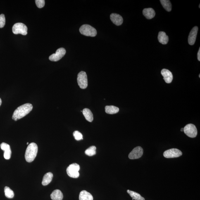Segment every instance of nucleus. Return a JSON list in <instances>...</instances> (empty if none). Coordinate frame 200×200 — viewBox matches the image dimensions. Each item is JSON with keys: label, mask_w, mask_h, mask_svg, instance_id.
I'll return each instance as SVG.
<instances>
[{"label": "nucleus", "mask_w": 200, "mask_h": 200, "mask_svg": "<svg viewBox=\"0 0 200 200\" xmlns=\"http://www.w3.org/2000/svg\"><path fill=\"white\" fill-rule=\"evenodd\" d=\"M32 105L29 103L22 105L15 110L13 113L12 119L15 121L23 118L32 111Z\"/></svg>", "instance_id": "obj_1"}, {"label": "nucleus", "mask_w": 200, "mask_h": 200, "mask_svg": "<svg viewBox=\"0 0 200 200\" xmlns=\"http://www.w3.org/2000/svg\"><path fill=\"white\" fill-rule=\"evenodd\" d=\"M38 151L37 145L34 143H31L28 145L26 151L25 158L28 162L33 161L37 156Z\"/></svg>", "instance_id": "obj_2"}, {"label": "nucleus", "mask_w": 200, "mask_h": 200, "mask_svg": "<svg viewBox=\"0 0 200 200\" xmlns=\"http://www.w3.org/2000/svg\"><path fill=\"white\" fill-rule=\"evenodd\" d=\"M79 31L83 35L88 37H95L97 34L96 29L89 25H82L79 29Z\"/></svg>", "instance_id": "obj_3"}, {"label": "nucleus", "mask_w": 200, "mask_h": 200, "mask_svg": "<svg viewBox=\"0 0 200 200\" xmlns=\"http://www.w3.org/2000/svg\"><path fill=\"white\" fill-rule=\"evenodd\" d=\"M80 169V166L77 163L72 164L67 168V173L70 177L77 178L79 176V171Z\"/></svg>", "instance_id": "obj_4"}, {"label": "nucleus", "mask_w": 200, "mask_h": 200, "mask_svg": "<svg viewBox=\"0 0 200 200\" xmlns=\"http://www.w3.org/2000/svg\"><path fill=\"white\" fill-rule=\"evenodd\" d=\"M77 82L79 87L82 89H86L88 87L87 75L85 72L81 71L77 75Z\"/></svg>", "instance_id": "obj_5"}, {"label": "nucleus", "mask_w": 200, "mask_h": 200, "mask_svg": "<svg viewBox=\"0 0 200 200\" xmlns=\"http://www.w3.org/2000/svg\"><path fill=\"white\" fill-rule=\"evenodd\" d=\"M184 131L188 137L194 138L196 137L198 134L197 128L194 124H188L184 128Z\"/></svg>", "instance_id": "obj_6"}, {"label": "nucleus", "mask_w": 200, "mask_h": 200, "mask_svg": "<svg viewBox=\"0 0 200 200\" xmlns=\"http://www.w3.org/2000/svg\"><path fill=\"white\" fill-rule=\"evenodd\" d=\"M27 28L25 24L18 23L14 25L12 27V32L15 34H20L23 35L27 34Z\"/></svg>", "instance_id": "obj_7"}, {"label": "nucleus", "mask_w": 200, "mask_h": 200, "mask_svg": "<svg viewBox=\"0 0 200 200\" xmlns=\"http://www.w3.org/2000/svg\"><path fill=\"white\" fill-rule=\"evenodd\" d=\"M182 153L181 151L176 148L166 150L163 153V156L167 158H177L182 156Z\"/></svg>", "instance_id": "obj_8"}, {"label": "nucleus", "mask_w": 200, "mask_h": 200, "mask_svg": "<svg viewBox=\"0 0 200 200\" xmlns=\"http://www.w3.org/2000/svg\"><path fill=\"white\" fill-rule=\"evenodd\" d=\"M66 50L63 48H60L57 50L55 53L51 55L49 59L52 61L56 62L61 59L66 54Z\"/></svg>", "instance_id": "obj_9"}, {"label": "nucleus", "mask_w": 200, "mask_h": 200, "mask_svg": "<svg viewBox=\"0 0 200 200\" xmlns=\"http://www.w3.org/2000/svg\"><path fill=\"white\" fill-rule=\"evenodd\" d=\"M143 149L141 146H137L131 152L129 155V158L130 159H138L142 157L143 154Z\"/></svg>", "instance_id": "obj_10"}, {"label": "nucleus", "mask_w": 200, "mask_h": 200, "mask_svg": "<svg viewBox=\"0 0 200 200\" xmlns=\"http://www.w3.org/2000/svg\"><path fill=\"white\" fill-rule=\"evenodd\" d=\"M198 30V27H193L190 32L188 41L189 44L191 45H194L195 42Z\"/></svg>", "instance_id": "obj_11"}, {"label": "nucleus", "mask_w": 200, "mask_h": 200, "mask_svg": "<svg viewBox=\"0 0 200 200\" xmlns=\"http://www.w3.org/2000/svg\"><path fill=\"white\" fill-rule=\"evenodd\" d=\"M161 73L163 77L164 80L167 84H170L173 80V77L172 72L167 69H164L162 70Z\"/></svg>", "instance_id": "obj_12"}, {"label": "nucleus", "mask_w": 200, "mask_h": 200, "mask_svg": "<svg viewBox=\"0 0 200 200\" xmlns=\"http://www.w3.org/2000/svg\"><path fill=\"white\" fill-rule=\"evenodd\" d=\"M112 22L115 25L120 26L123 22V19L120 15L116 13H112L110 16Z\"/></svg>", "instance_id": "obj_13"}, {"label": "nucleus", "mask_w": 200, "mask_h": 200, "mask_svg": "<svg viewBox=\"0 0 200 200\" xmlns=\"http://www.w3.org/2000/svg\"><path fill=\"white\" fill-rule=\"evenodd\" d=\"M143 14L144 16L148 20L152 19L155 15V12L154 9L151 8L145 9L143 10Z\"/></svg>", "instance_id": "obj_14"}, {"label": "nucleus", "mask_w": 200, "mask_h": 200, "mask_svg": "<svg viewBox=\"0 0 200 200\" xmlns=\"http://www.w3.org/2000/svg\"><path fill=\"white\" fill-rule=\"evenodd\" d=\"M51 199L52 200H62L63 194L59 190H55L51 195Z\"/></svg>", "instance_id": "obj_15"}, {"label": "nucleus", "mask_w": 200, "mask_h": 200, "mask_svg": "<svg viewBox=\"0 0 200 200\" xmlns=\"http://www.w3.org/2000/svg\"><path fill=\"white\" fill-rule=\"evenodd\" d=\"M92 195L86 191H82L79 195V200H93Z\"/></svg>", "instance_id": "obj_16"}, {"label": "nucleus", "mask_w": 200, "mask_h": 200, "mask_svg": "<svg viewBox=\"0 0 200 200\" xmlns=\"http://www.w3.org/2000/svg\"><path fill=\"white\" fill-rule=\"evenodd\" d=\"M158 39L159 41L161 44L165 45L167 44L169 41V38L166 35L165 32H160L159 33L158 35Z\"/></svg>", "instance_id": "obj_17"}, {"label": "nucleus", "mask_w": 200, "mask_h": 200, "mask_svg": "<svg viewBox=\"0 0 200 200\" xmlns=\"http://www.w3.org/2000/svg\"><path fill=\"white\" fill-rule=\"evenodd\" d=\"M53 177V175L51 172H48V173L45 174L44 177H43L42 181V185L44 186L48 185L52 180Z\"/></svg>", "instance_id": "obj_18"}, {"label": "nucleus", "mask_w": 200, "mask_h": 200, "mask_svg": "<svg viewBox=\"0 0 200 200\" xmlns=\"http://www.w3.org/2000/svg\"><path fill=\"white\" fill-rule=\"evenodd\" d=\"M82 112L86 120L89 122H92L94 120V117L90 110L89 109L84 108Z\"/></svg>", "instance_id": "obj_19"}, {"label": "nucleus", "mask_w": 200, "mask_h": 200, "mask_svg": "<svg viewBox=\"0 0 200 200\" xmlns=\"http://www.w3.org/2000/svg\"><path fill=\"white\" fill-rule=\"evenodd\" d=\"M106 113L109 114H114L118 113L119 108L114 106H106L105 107Z\"/></svg>", "instance_id": "obj_20"}, {"label": "nucleus", "mask_w": 200, "mask_h": 200, "mask_svg": "<svg viewBox=\"0 0 200 200\" xmlns=\"http://www.w3.org/2000/svg\"><path fill=\"white\" fill-rule=\"evenodd\" d=\"M127 192L130 195L133 199L135 200H145L144 197H142L138 193L134 192V191L127 190Z\"/></svg>", "instance_id": "obj_21"}, {"label": "nucleus", "mask_w": 200, "mask_h": 200, "mask_svg": "<svg viewBox=\"0 0 200 200\" xmlns=\"http://www.w3.org/2000/svg\"><path fill=\"white\" fill-rule=\"evenodd\" d=\"M162 5L167 11L170 12L172 10V5L169 0H161L160 1Z\"/></svg>", "instance_id": "obj_22"}, {"label": "nucleus", "mask_w": 200, "mask_h": 200, "mask_svg": "<svg viewBox=\"0 0 200 200\" xmlns=\"http://www.w3.org/2000/svg\"><path fill=\"white\" fill-rule=\"evenodd\" d=\"M85 153L90 156L94 155L96 154V147L94 146H91L86 150Z\"/></svg>", "instance_id": "obj_23"}, {"label": "nucleus", "mask_w": 200, "mask_h": 200, "mask_svg": "<svg viewBox=\"0 0 200 200\" xmlns=\"http://www.w3.org/2000/svg\"><path fill=\"white\" fill-rule=\"evenodd\" d=\"M4 192L5 195L6 197L8 198H12L14 196V193L13 191L9 187H6L5 188Z\"/></svg>", "instance_id": "obj_24"}, {"label": "nucleus", "mask_w": 200, "mask_h": 200, "mask_svg": "<svg viewBox=\"0 0 200 200\" xmlns=\"http://www.w3.org/2000/svg\"><path fill=\"white\" fill-rule=\"evenodd\" d=\"M73 135L76 140L80 141L83 139V135L80 132L78 131H75L73 133Z\"/></svg>", "instance_id": "obj_25"}, {"label": "nucleus", "mask_w": 200, "mask_h": 200, "mask_svg": "<svg viewBox=\"0 0 200 200\" xmlns=\"http://www.w3.org/2000/svg\"><path fill=\"white\" fill-rule=\"evenodd\" d=\"M11 149H8L4 151V157L6 159H9L11 158Z\"/></svg>", "instance_id": "obj_26"}, {"label": "nucleus", "mask_w": 200, "mask_h": 200, "mask_svg": "<svg viewBox=\"0 0 200 200\" xmlns=\"http://www.w3.org/2000/svg\"><path fill=\"white\" fill-rule=\"evenodd\" d=\"M5 24V18L4 14L0 15V28H3Z\"/></svg>", "instance_id": "obj_27"}, {"label": "nucleus", "mask_w": 200, "mask_h": 200, "mask_svg": "<svg viewBox=\"0 0 200 200\" xmlns=\"http://www.w3.org/2000/svg\"><path fill=\"white\" fill-rule=\"evenodd\" d=\"M35 3L38 8H41L45 6V1L44 0H36Z\"/></svg>", "instance_id": "obj_28"}, {"label": "nucleus", "mask_w": 200, "mask_h": 200, "mask_svg": "<svg viewBox=\"0 0 200 200\" xmlns=\"http://www.w3.org/2000/svg\"><path fill=\"white\" fill-rule=\"evenodd\" d=\"M0 146H1V149L4 151L6 150L11 149L9 145L6 144L5 143L3 142L2 143Z\"/></svg>", "instance_id": "obj_29"}, {"label": "nucleus", "mask_w": 200, "mask_h": 200, "mask_svg": "<svg viewBox=\"0 0 200 200\" xmlns=\"http://www.w3.org/2000/svg\"><path fill=\"white\" fill-rule=\"evenodd\" d=\"M197 56L198 60L199 61H200V48H199V51L198 52Z\"/></svg>", "instance_id": "obj_30"}, {"label": "nucleus", "mask_w": 200, "mask_h": 200, "mask_svg": "<svg viewBox=\"0 0 200 200\" xmlns=\"http://www.w3.org/2000/svg\"><path fill=\"white\" fill-rule=\"evenodd\" d=\"M2 100L1 99V98H0V106H1V105L2 104Z\"/></svg>", "instance_id": "obj_31"}, {"label": "nucleus", "mask_w": 200, "mask_h": 200, "mask_svg": "<svg viewBox=\"0 0 200 200\" xmlns=\"http://www.w3.org/2000/svg\"><path fill=\"white\" fill-rule=\"evenodd\" d=\"M181 131L183 132L184 131V128H182L181 129Z\"/></svg>", "instance_id": "obj_32"}, {"label": "nucleus", "mask_w": 200, "mask_h": 200, "mask_svg": "<svg viewBox=\"0 0 200 200\" xmlns=\"http://www.w3.org/2000/svg\"><path fill=\"white\" fill-rule=\"evenodd\" d=\"M27 145H28V144H29V143H28V142H27Z\"/></svg>", "instance_id": "obj_33"}, {"label": "nucleus", "mask_w": 200, "mask_h": 200, "mask_svg": "<svg viewBox=\"0 0 200 200\" xmlns=\"http://www.w3.org/2000/svg\"><path fill=\"white\" fill-rule=\"evenodd\" d=\"M199 8H200V4L199 5Z\"/></svg>", "instance_id": "obj_34"}, {"label": "nucleus", "mask_w": 200, "mask_h": 200, "mask_svg": "<svg viewBox=\"0 0 200 200\" xmlns=\"http://www.w3.org/2000/svg\"><path fill=\"white\" fill-rule=\"evenodd\" d=\"M199 77H200V74H199Z\"/></svg>", "instance_id": "obj_35"}]
</instances>
